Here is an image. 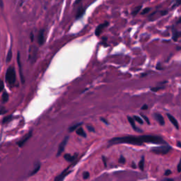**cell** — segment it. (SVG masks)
I'll return each instance as SVG.
<instances>
[{
  "instance_id": "obj_20",
  "label": "cell",
  "mask_w": 181,
  "mask_h": 181,
  "mask_svg": "<svg viewBox=\"0 0 181 181\" xmlns=\"http://www.w3.org/2000/svg\"><path fill=\"white\" fill-rule=\"evenodd\" d=\"M81 124H82V123H78V124H74V125H72V127H70L69 128V131L70 132H73L74 130H76L78 128H79V127H80Z\"/></svg>"
},
{
  "instance_id": "obj_7",
  "label": "cell",
  "mask_w": 181,
  "mask_h": 181,
  "mask_svg": "<svg viewBox=\"0 0 181 181\" xmlns=\"http://www.w3.org/2000/svg\"><path fill=\"white\" fill-rule=\"evenodd\" d=\"M17 62H18V70H19V75H20V77H21V82L23 84H24L25 82V80H24V76L23 75L22 70H21V60H20V53L18 52V55H17Z\"/></svg>"
},
{
  "instance_id": "obj_41",
  "label": "cell",
  "mask_w": 181,
  "mask_h": 181,
  "mask_svg": "<svg viewBox=\"0 0 181 181\" xmlns=\"http://www.w3.org/2000/svg\"><path fill=\"white\" fill-rule=\"evenodd\" d=\"M0 4H1V8H3V1H2V0H0Z\"/></svg>"
},
{
  "instance_id": "obj_39",
  "label": "cell",
  "mask_w": 181,
  "mask_h": 181,
  "mask_svg": "<svg viewBox=\"0 0 181 181\" xmlns=\"http://www.w3.org/2000/svg\"><path fill=\"white\" fill-rule=\"evenodd\" d=\"M177 147H178L179 148L181 149V141H177Z\"/></svg>"
},
{
  "instance_id": "obj_37",
  "label": "cell",
  "mask_w": 181,
  "mask_h": 181,
  "mask_svg": "<svg viewBox=\"0 0 181 181\" xmlns=\"http://www.w3.org/2000/svg\"><path fill=\"white\" fill-rule=\"evenodd\" d=\"M102 159H103V163H104L105 166H106V158H105V156H103V157H102Z\"/></svg>"
},
{
  "instance_id": "obj_23",
  "label": "cell",
  "mask_w": 181,
  "mask_h": 181,
  "mask_svg": "<svg viewBox=\"0 0 181 181\" xmlns=\"http://www.w3.org/2000/svg\"><path fill=\"white\" fill-rule=\"evenodd\" d=\"M141 6H141V5L138 6H136V7L135 9L133 10V11H132V14L133 16H135L136 14H137L139 13V11H140V10H141Z\"/></svg>"
},
{
  "instance_id": "obj_17",
  "label": "cell",
  "mask_w": 181,
  "mask_h": 181,
  "mask_svg": "<svg viewBox=\"0 0 181 181\" xmlns=\"http://www.w3.org/2000/svg\"><path fill=\"white\" fill-rule=\"evenodd\" d=\"M76 133L79 136H83V137H86V132H84V130L83 128H81V127H79L78 128L77 130H76Z\"/></svg>"
},
{
  "instance_id": "obj_5",
  "label": "cell",
  "mask_w": 181,
  "mask_h": 181,
  "mask_svg": "<svg viewBox=\"0 0 181 181\" xmlns=\"http://www.w3.org/2000/svg\"><path fill=\"white\" fill-rule=\"evenodd\" d=\"M32 135H33V132L32 131H30L26 135L24 136L21 140H19V141L17 142V145L19 147H22L26 143V141H28V139L32 136Z\"/></svg>"
},
{
  "instance_id": "obj_12",
  "label": "cell",
  "mask_w": 181,
  "mask_h": 181,
  "mask_svg": "<svg viewBox=\"0 0 181 181\" xmlns=\"http://www.w3.org/2000/svg\"><path fill=\"white\" fill-rule=\"evenodd\" d=\"M127 119H128V121H129V122H130V124H131V126L132 127V128H133L134 130H135V131H137V132H142V130H141L140 129H139V128L136 126L135 120H134V118H131L130 116H128V117H127Z\"/></svg>"
},
{
  "instance_id": "obj_14",
  "label": "cell",
  "mask_w": 181,
  "mask_h": 181,
  "mask_svg": "<svg viewBox=\"0 0 181 181\" xmlns=\"http://www.w3.org/2000/svg\"><path fill=\"white\" fill-rule=\"evenodd\" d=\"M40 163H39V162H37V163L35 164V165L34 169L31 171V173H30V176H32V175L36 174V173H38V170H40Z\"/></svg>"
},
{
  "instance_id": "obj_29",
  "label": "cell",
  "mask_w": 181,
  "mask_h": 181,
  "mask_svg": "<svg viewBox=\"0 0 181 181\" xmlns=\"http://www.w3.org/2000/svg\"><path fill=\"white\" fill-rule=\"evenodd\" d=\"M86 127H87V129L89 130V131L93 132H95V129H94V127H93V126H91V125H87Z\"/></svg>"
},
{
  "instance_id": "obj_15",
  "label": "cell",
  "mask_w": 181,
  "mask_h": 181,
  "mask_svg": "<svg viewBox=\"0 0 181 181\" xmlns=\"http://www.w3.org/2000/svg\"><path fill=\"white\" fill-rule=\"evenodd\" d=\"M181 37V32L180 31H176V30H173V36H172V38H173V40H174V41H177L178 38H180Z\"/></svg>"
},
{
  "instance_id": "obj_36",
  "label": "cell",
  "mask_w": 181,
  "mask_h": 181,
  "mask_svg": "<svg viewBox=\"0 0 181 181\" xmlns=\"http://www.w3.org/2000/svg\"><path fill=\"white\" fill-rule=\"evenodd\" d=\"M148 109V106L147 105H144L142 107H141V110H147Z\"/></svg>"
},
{
  "instance_id": "obj_28",
  "label": "cell",
  "mask_w": 181,
  "mask_h": 181,
  "mask_svg": "<svg viewBox=\"0 0 181 181\" xmlns=\"http://www.w3.org/2000/svg\"><path fill=\"white\" fill-rule=\"evenodd\" d=\"M90 176V173H89V172H84V173H83V178L84 179H87Z\"/></svg>"
},
{
  "instance_id": "obj_10",
  "label": "cell",
  "mask_w": 181,
  "mask_h": 181,
  "mask_svg": "<svg viewBox=\"0 0 181 181\" xmlns=\"http://www.w3.org/2000/svg\"><path fill=\"white\" fill-rule=\"evenodd\" d=\"M108 22H105L104 23H102L101 25H99L97 28H96V30H95V34H96V36H99V35L101 34V31L103 30V28H105L106 26H108Z\"/></svg>"
},
{
  "instance_id": "obj_26",
  "label": "cell",
  "mask_w": 181,
  "mask_h": 181,
  "mask_svg": "<svg viewBox=\"0 0 181 181\" xmlns=\"http://www.w3.org/2000/svg\"><path fill=\"white\" fill-rule=\"evenodd\" d=\"M125 158H124V156H120V158H119V163L121 164H124L125 163Z\"/></svg>"
},
{
  "instance_id": "obj_27",
  "label": "cell",
  "mask_w": 181,
  "mask_h": 181,
  "mask_svg": "<svg viewBox=\"0 0 181 181\" xmlns=\"http://www.w3.org/2000/svg\"><path fill=\"white\" fill-rule=\"evenodd\" d=\"M141 118L143 119H144V120L147 122V123L148 124H150V121H149V118H147V116L146 115H142L141 113Z\"/></svg>"
},
{
  "instance_id": "obj_24",
  "label": "cell",
  "mask_w": 181,
  "mask_h": 181,
  "mask_svg": "<svg viewBox=\"0 0 181 181\" xmlns=\"http://www.w3.org/2000/svg\"><path fill=\"white\" fill-rule=\"evenodd\" d=\"M133 118H134V120H135V121H136L137 122H139V124H143V123H144L142 119H141L139 117H138V116H135H135L133 117Z\"/></svg>"
},
{
  "instance_id": "obj_18",
  "label": "cell",
  "mask_w": 181,
  "mask_h": 181,
  "mask_svg": "<svg viewBox=\"0 0 181 181\" xmlns=\"http://www.w3.org/2000/svg\"><path fill=\"white\" fill-rule=\"evenodd\" d=\"M11 58H12V47H11V46L10 48H9V50L8 51L6 57V62H8V63L10 62V61L11 60Z\"/></svg>"
},
{
  "instance_id": "obj_31",
  "label": "cell",
  "mask_w": 181,
  "mask_h": 181,
  "mask_svg": "<svg viewBox=\"0 0 181 181\" xmlns=\"http://www.w3.org/2000/svg\"><path fill=\"white\" fill-rule=\"evenodd\" d=\"M149 11H150V8H145L144 9H143V11H141V14L142 15H144V14H146Z\"/></svg>"
},
{
  "instance_id": "obj_2",
  "label": "cell",
  "mask_w": 181,
  "mask_h": 181,
  "mask_svg": "<svg viewBox=\"0 0 181 181\" xmlns=\"http://www.w3.org/2000/svg\"><path fill=\"white\" fill-rule=\"evenodd\" d=\"M6 80L10 85H14L16 81V72L13 67H9L7 69L5 75Z\"/></svg>"
},
{
  "instance_id": "obj_19",
  "label": "cell",
  "mask_w": 181,
  "mask_h": 181,
  "mask_svg": "<svg viewBox=\"0 0 181 181\" xmlns=\"http://www.w3.org/2000/svg\"><path fill=\"white\" fill-rule=\"evenodd\" d=\"M1 101L3 103H5L9 101V94L6 91H4L2 93V97H1Z\"/></svg>"
},
{
  "instance_id": "obj_42",
  "label": "cell",
  "mask_w": 181,
  "mask_h": 181,
  "mask_svg": "<svg viewBox=\"0 0 181 181\" xmlns=\"http://www.w3.org/2000/svg\"><path fill=\"white\" fill-rule=\"evenodd\" d=\"M132 168H136V165H135V164L134 163V162L132 163Z\"/></svg>"
},
{
  "instance_id": "obj_35",
  "label": "cell",
  "mask_w": 181,
  "mask_h": 181,
  "mask_svg": "<svg viewBox=\"0 0 181 181\" xmlns=\"http://www.w3.org/2000/svg\"><path fill=\"white\" fill-rule=\"evenodd\" d=\"M168 14V11H166V10H165V11H162L161 12V16H164V15H166V14Z\"/></svg>"
},
{
  "instance_id": "obj_32",
  "label": "cell",
  "mask_w": 181,
  "mask_h": 181,
  "mask_svg": "<svg viewBox=\"0 0 181 181\" xmlns=\"http://www.w3.org/2000/svg\"><path fill=\"white\" fill-rule=\"evenodd\" d=\"M171 173H172V172H171V170H166L165 171L164 175H166V176H168V175H170Z\"/></svg>"
},
{
  "instance_id": "obj_13",
  "label": "cell",
  "mask_w": 181,
  "mask_h": 181,
  "mask_svg": "<svg viewBox=\"0 0 181 181\" xmlns=\"http://www.w3.org/2000/svg\"><path fill=\"white\" fill-rule=\"evenodd\" d=\"M76 156H77V154H75L74 156H72L70 154L66 153V154L64 155V158L68 162H72V161H74L76 159Z\"/></svg>"
},
{
  "instance_id": "obj_34",
  "label": "cell",
  "mask_w": 181,
  "mask_h": 181,
  "mask_svg": "<svg viewBox=\"0 0 181 181\" xmlns=\"http://www.w3.org/2000/svg\"><path fill=\"white\" fill-rule=\"evenodd\" d=\"M101 121H103V122L104 123H106V124H109V122H108L107 120H106L105 118H101Z\"/></svg>"
},
{
  "instance_id": "obj_38",
  "label": "cell",
  "mask_w": 181,
  "mask_h": 181,
  "mask_svg": "<svg viewBox=\"0 0 181 181\" xmlns=\"http://www.w3.org/2000/svg\"><path fill=\"white\" fill-rule=\"evenodd\" d=\"M4 82L3 81H1V91H2L4 89Z\"/></svg>"
},
{
  "instance_id": "obj_33",
  "label": "cell",
  "mask_w": 181,
  "mask_h": 181,
  "mask_svg": "<svg viewBox=\"0 0 181 181\" xmlns=\"http://www.w3.org/2000/svg\"><path fill=\"white\" fill-rule=\"evenodd\" d=\"M7 112V110L4 109V107H1V115H3V114H4Z\"/></svg>"
},
{
  "instance_id": "obj_1",
  "label": "cell",
  "mask_w": 181,
  "mask_h": 181,
  "mask_svg": "<svg viewBox=\"0 0 181 181\" xmlns=\"http://www.w3.org/2000/svg\"><path fill=\"white\" fill-rule=\"evenodd\" d=\"M144 143H151L155 144H166L164 139L159 136L143 135L140 136H124L121 137H115L109 141V146L118 144H128L132 145L141 146Z\"/></svg>"
},
{
  "instance_id": "obj_4",
  "label": "cell",
  "mask_w": 181,
  "mask_h": 181,
  "mask_svg": "<svg viewBox=\"0 0 181 181\" xmlns=\"http://www.w3.org/2000/svg\"><path fill=\"white\" fill-rule=\"evenodd\" d=\"M68 140H69V136H65L64 138V139L60 143V144L59 145V147H58V151H57V156H60L62 153V152L64 151V148H65L67 144Z\"/></svg>"
},
{
  "instance_id": "obj_43",
  "label": "cell",
  "mask_w": 181,
  "mask_h": 181,
  "mask_svg": "<svg viewBox=\"0 0 181 181\" xmlns=\"http://www.w3.org/2000/svg\"><path fill=\"white\" fill-rule=\"evenodd\" d=\"M165 181H174L173 179H166Z\"/></svg>"
},
{
  "instance_id": "obj_30",
  "label": "cell",
  "mask_w": 181,
  "mask_h": 181,
  "mask_svg": "<svg viewBox=\"0 0 181 181\" xmlns=\"http://www.w3.org/2000/svg\"><path fill=\"white\" fill-rule=\"evenodd\" d=\"M177 170H178V173H181V158L179 161V163L178 164V166H177Z\"/></svg>"
},
{
  "instance_id": "obj_3",
  "label": "cell",
  "mask_w": 181,
  "mask_h": 181,
  "mask_svg": "<svg viewBox=\"0 0 181 181\" xmlns=\"http://www.w3.org/2000/svg\"><path fill=\"white\" fill-rule=\"evenodd\" d=\"M171 149H172V147L169 145H168V144H166V145L161 146V147H153L151 149V151L153 153H156V154L165 155V154H167Z\"/></svg>"
},
{
  "instance_id": "obj_40",
  "label": "cell",
  "mask_w": 181,
  "mask_h": 181,
  "mask_svg": "<svg viewBox=\"0 0 181 181\" xmlns=\"http://www.w3.org/2000/svg\"><path fill=\"white\" fill-rule=\"evenodd\" d=\"M30 39H31V41L33 40V33H30Z\"/></svg>"
},
{
  "instance_id": "obj_16",
  "label": "cell",
  "mask_w": 181,
  "mask_h": 181,
  "mask_svg": "<svg viewBox=\"0 0 181 181\" xmlns=\"http://www.w3.org/2000/svg\"><path fill=\"white\" fill-rule=\"evenodd\" d=\"M85 13V9L84 8H82L81 6V7H79V9H78V11H77V13H76V19H78L79 18H81V17Z\"/></svg>"
},
{
  "instance_id": "obj_6",
  "label": "cell",
  "mask_w": 181,
  "mask_h": 181,
  "mask_svg": "<svg viewBox=\"0 0 181 181\" xmlns=\"http://www.w3.org/2000/svg\"><path fill=\"white\" fill-rule=\"evenodd\" d=\"M69 167H68L67 169L63 170L60 175H58V176H57L54 181H63V180L64 179V178L72 172V170H69Z\"/></svg>"
},
{
  "instance_id": "obj_9",
  "label": "cell",
  "mask_w": 181,
  "mask_h": 181,
  "mask_svg": "<svg viewBox=\"0 0 181 181\" xmlns=\"http://www.w3.org/2000/svg\"><path fill=\"white\" fill-rule=\"evenodd\" d=\"M167 117H168V118L169 119L170 122L173 124V126L175 127L177 130H178L179 129V125H178V122L177 120L172 115H170L169 113H167Z\"/></svg>"
},
{
  "instance_id": "obj_21",
  "label": "cell",
  "mask_w": 181,
  "mask_h": 181,
  "mask_svg": "<svg viewBox=\"0 0 181 181\" xmlns=\"http://www.w3.org/2000/svg\"><path fill=\"white\" fill-rule=\"evenodd\" d=\"M139 168L141 170H144V157L142 156L139 163Z\"/></svg>"
},
{
  "instance_id": "obj_22",
  "label": "cell",
  "mask_w": 181,
  "mask_h": 181,
  "mask_svg": "<svg viewBox=\"0 0 181 181\" xmlns=\"http://www.w3.org/2000/svg\"><path fill=\"white\" fill-rule=\"evenodd\" d=\"M12 118H13V116H12V115H9V116H6V117H5V118H4V119L2 120L1 123H2V124H6V123L9 122V121H11Z\"/></svg>"
},
{
  "instance_id": "obj_25",
  "label": "cell",
  "mask_w": 181,
  "mask_h": 181,
  "mask_svg": "<svg viewBox=\"0 0 181 181\" xmlns=\"http://www.w3.org/2000/svg\"><path fill=\"white\" fill-rule=\"evenodd\" d=\"M164 89V87H162V86H157V87L151 88V90H152L153 92H156V91L161 90V89Z\"/></svg>"
},
{
  "instance_id": "obj_11",
  "label": "cell",
  "mask_w": 181,
  "mask_h": 181,
  "mask_svg": "<svg viewBox=\"0 0 181 181\" xmlns=\"http://www.w3.org/2000/svg\"><path fill=\"white\" fill-rule=\"evenodd\" d=\"M153 117H154V118L157 120V122H158V123L161 124V125H164V124H165V121H164V117H163L161 114H159V113H154Z\"/></svg>"
},
{
  "instance_id": "obj_8",
  "label": "cell",
  "mask_w": 181,
  "mask_h": 181,
  "mask_svg": "<svg viewBox=\"0 0 181 181\" xmlns=\"http://www.w3.org/2000/svg\"><path fill=\"white\" fill-rule=\"evenodd\" d=\"M38 42L40 45H43L45 43V37H44V30H40L38 35Z\"/></svg>"
}]
</instances>
